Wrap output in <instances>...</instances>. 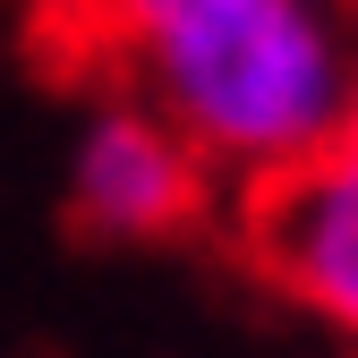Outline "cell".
I'll return each instance as SVG.
<instances>
[{
    "instance_id": "7a4b0ae2",
    "label": "cell",
    "mask_w": 358,
    "mask_h": 358,
    "mask_svg": "<svg viewBox=\"0 0 358 358\" xmlns=\"http://www.w3.org/2000/svg\"><path fill=\"white\" fill-rule=\"evenodd\" d=\"M205 205H213L205 154L171 120H145V111H111L85 137L77 179H69L77 239H179L205 222Z\"/></svg>"
},
{
    "instance_id": "6da1fadb",
    "label": "cell",
    "mask_w": 358,
    "mask_h": 358,
    "mask_svg": "<svg viewBox=\"0 0 358 358\" xmlns=\"http://www.w3.org/2000/svg\"><path fill=\"white\" fill-rule=\"evenodd\" d=\"M239 256L299 307L358 333V120L239 188Z\"/></svg>"
}]
</instances>
